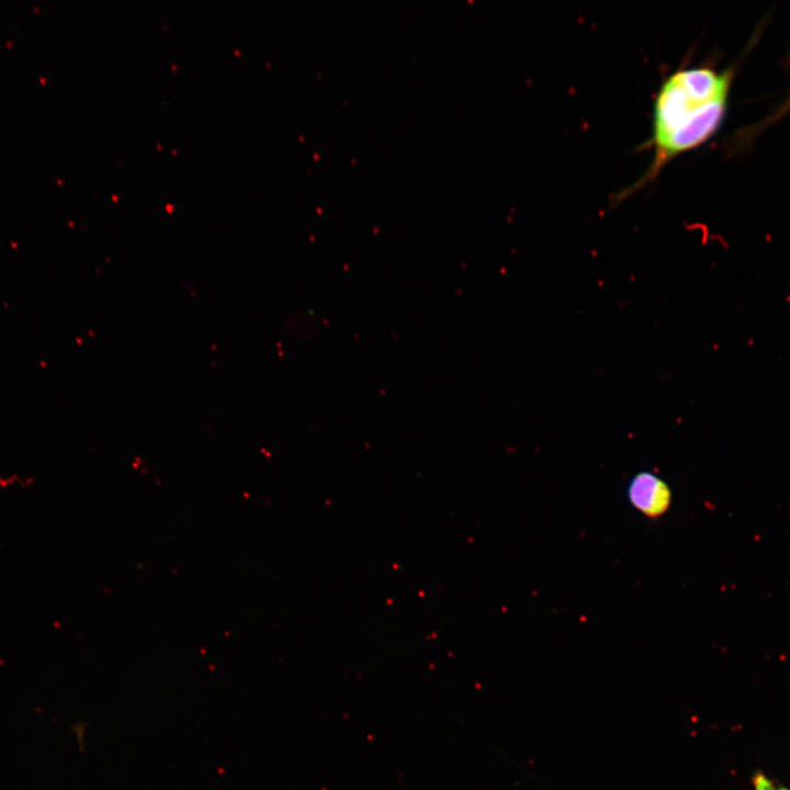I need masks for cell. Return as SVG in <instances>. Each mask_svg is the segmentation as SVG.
<instances>
[{
  "label": "cell",
  "instance_id": "obj_2",
  "mask_svg": "<svg viewBox=\"0 0 790 790\" xmlns=\"http://www.w3.org/2000/svg\"><path fill=\"white\" fill-rule=\"evenodd\" d=\"M632 507L648 518L663 516L672 504L668 484L658 475L643 471L635 474L628 486Z\"/></svg>",
  "mask_w": 790,
  "mask_h": 790
},
{
  "label": "cell",
  "instance_id": "obj_3",
  "mask_svg": "<svg viewBox=\"0 0 790 790\" xmlns=\"http://www.w3.org/2000/svg\"><path fill=\"white\" fill-rule=\"evenodd\" d=\"M754 790H781L780 785L774 782L764 774H756L753 779Z\"/></svg>",
  "mask_w": 790,
  "mask_h": 790
},
{
  "label": "cell",
  "instance_id": "obj_1",
  "mask_svg": "<svg viewBox=\"0 0 790 790\" xmlns=\"http://www.w3.org/2000/svg\"><path fill=\"white\" fill-rule=\"evenodd\" d=\"M733 74L706 67L680 68L668 75L655 97L652 161L637 181L618 193L620 202L654 181L675 158L706 143L724 117Z\"/></svg>",
  "mask_w": 790,
  "mask_h": 790
},
{
  "label": "cell",
  "instance_id": "obj_5",
  "mask_svg": "<svg viewBox=\"0 0 790 790\" xmlns=\"http://www.w3.org/2000/svg\"><path fill=\"white\" fill-rule=\"evenodd\" d=\"M789 105H790V101H789V103L787 104V106L789 108Z\"/></svg>",
  "mask_w": 790,
  "mask_h": 790
},
{
  "label": "cell",
  "instance_id": "obj_4",
  "mask_svg": "<svg viewBox=\"0 0 790 790\" xmlns=\"http://www.w3.org/2000/svg\"><path fill=\"white\" fill-rule=\"evenodd\" d=\"M780 789H781V790H789L788 788H786V787H783V786H780Z\"/></svg>",
  "mask_w": 790,
  "mask_h": 790
}]
</instances>
